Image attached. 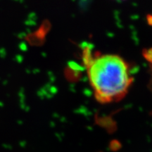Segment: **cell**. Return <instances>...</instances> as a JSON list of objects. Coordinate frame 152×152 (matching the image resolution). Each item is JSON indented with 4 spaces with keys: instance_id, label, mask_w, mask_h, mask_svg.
I'll return each mask as SVG.
<instances>
[{
    "instance_id": "1",
    "label": "cell",
    "mask_w": 152,
    "mask_h": 152,
    "mask_svg": "<svg viewBox=\"0 0 152 152\" xmlns=\"http://www.w3.org/2000/svg\"><path fill=\"white\" fill-rule=\"evenodd\" d=\"M87 74L96 100L102 104L122 99L133 81L128 63L116 54L91 58L87 64Z\"/></svg>"
},
{
    "instance_id": "2",
    "label": "cell",
    "mask_w": 152,
    "mask_h": 152,
    "mask_svg": "<svg viewBox=\"0 0 152 152\" xmlns=\"http://www.w3.org/2000/svg\"><path fill=\"white\" fill-rule=\"evenodd\" d=\"M121 1H123V0H121Z\"/></svg>"
}]
</instances>
